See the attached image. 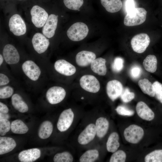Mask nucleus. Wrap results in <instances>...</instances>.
Here are the masks:
<instances>
[{
    "label": "nucleus",
    "mask_w": 162,
    "mask_h": 162,
    "mask_svg": "<svg viewBox=\"0 0 162 162\" xmlns=\"http://www.w3.org/2000/svg\"><path fill=\"white\" fill-rule=\"evenodd\" d=\"M81 99H84V98H83V97H82V98H81Z\"/></svg>",
    "instance_id": "de8ad7c7"
},
{
    "label": "nucleus",
    "mask_w": 162,
    "mask_h": 162,
    "mask_svg": "<svg viewBox=\"0 0 162 162\" xmlns=\"http://www.w3.org/2000/svg\"><path fill=\"white\" fill-rule=\"evenodd\" d=\"M47 38L40 33H37L34 35L32 43L34 50L38 53H43L47 49L50 42Z\"/></svg>",
    "instance_id": "9b49d317"
},
{
    "label": "nucleus",
    "mask_w": 162,
    "mask_h": 162,
    "mask_svg": "<svg viewBox=\"0 0 162 162\" xmlns=\"http://www.w3.org/2000/svg\"><path fill=\"white\" fill-rule=\"evenodd\" d=\"M119 139L117 133L113 132L110 134L106 143V149L108 152L114 153L117 150L120 146Z\"/></svg>",
    "instance_id": "393cba45"
},
{
    "label": "nucleus",
    "mask_w": 162,
    "mask_h": 162,
    "mask_svg": "<svg viewBox=\"0 0 162 162\" xmlns=\"http://www.w3.org/2000/svg\"><path fill=\"white\" fill-rule=\"evenodd\" d=\"M40 150L38 148H32L23 150L18 154L19 160L21 162H34L40 158Z\"/></svg>",
    "instance_id": "a211bd4d"
},
{
    "label": "nucleus",
    "mask_w": 162,
    "mask_h": 162,
    "mask_svg": "<svg viewBox=\"0 0 162 162\" xmlns=\"http://www.w3.org/2000/svg\"><path fill=\"white\" fill-rule=\"evenodd\" d=\"M95 54L93 52L83 50L79 52L76 56V62L78 65L87 67L96 59Z\"/></svg>",
    "instance_id": "f3484780"
},
{
    "label": "nucleus",
    "mask_w": 162,
    "mask_h": 162,
    "mask_svg": "<svg viewBox=\"0 0 162 162\" xmlns=\"http://www.w3.org/2000/svg\"><path fill=\"white\" fill-rule=\"evenodd\" d=\"M126 157L125 153L122 150L116 151L110 157V162H124Z\"/></svg>",
    "instance_id": "72a5a7b5"
},
{
    "label": "nucleus",
    "mask_w": 162,
    "mask_h": 162,
    "mask_svg": "<svg viewBox=\"0 0 162 162\" xmlns=\"http://www.w3.org/2000/svg\"><path fill=\"white\" fill-rule=\"evenodd\" d=\"M144 135L143 129L136 124H131L126 128L124 132L125 140L132 144L138 143Z\"/></svg>",
    "instance_id": "7ed1b4c3"
},
{
    "label": "nucleus",
    "mask_w": 162,
    "mask_h": 162,
    "mask_svg": "<svg viewBox=\"0 0 162 162\" xmlns=\"http://www.w3.org/2000/svg\"><path fill=\"white\" fill-rule=\"evenodd\" d=\"M3 61V58L2 55H0V65H1Z\"/></svg>",
    "instance_id": "49530a36"
},
{
    "label": "nucleus",
    "mask_w": 162,
    "mask_h": 162,
    "mask_svg": "<svg viewBox=\"0 0 162 162\" xmlns=\"http://www.w3.org/2000/svg\"><path fill=\"white\" fill-rule=\"evenodd\" d=\"M11 128L10 121L7 119H0V135L1 136L5 135Z\"/></svg>",
    "instance_id": "c9c22d12"
},
{
    "label": "nucleus",
    "mask_w": 162,
    "mask_h": 162,
    "mask_svg": "<svg viewBox=\"0 0 162 162\" xmlns=\"http://www.w3.org/2000/svg\"><path fill=\"white\" fill-rule=\"evenodd\" d=\"M53 126L52 123L48 121L43 122L39 129L38 135L39 137L43 139L49 137L52 133Z\"/></svg>",
    "instance_id": "a878e982"
},
{
    "label": "nucleus",
    "mask_w": 162,
    "mask_h": 162,
    "mask_svg": "<svg viewBox=\"0 0 162 162\" xmlns=\"http://www.w3.org/2000/svg\"><path fill=\"white\" fill-rule=\"evenodd\" d=\"M8 25L10 31L16 36H21L26 33V28L25 22L18 14H14L11 17Z\"/></svg>",
    "instance_id": "39448f33"
},
{
    "label": "nucleus",
    "mask_w": 162,
    "mask_h": 162,
    "mask_svg": "<svg viewBox=\"0 0 162 162\" xmlns=\"http://www.w3.org/2000/svg\"><path fill=\"white\" fill-rule=\"evenodd\" d=\"M81 87L88 92L96 93L100 88V83L97 78L91 75H86L82 76L80 80Z\"/></svg>",
    "instance_id": "0eeeda50"
},
{
    "label": "nucleus",
    "mask_w": 162,
    "mask_h": 162,
    "mask_svg": "<svg viewBox=\"0 0 162 162\" xmlns=\"http://www.w3.org/2000/svg\"><path fill=\"white\" fill-rule=\"evenodd\" d=\"M95 125L96 135L99 138L103 137L108 131L109 126V121L106 118L100 117L96 120Z\"/></svg>",
    "instance_id": "4be33fe9"
},
{
    "label": "nucleus",
    "mask_w": 162,
    "mask_h": 162,
    "mask_svg": "<svg viewBox=\"0 0 162 162\" xmlns=\"http://www.w3.org/2000/svg\"><path fill=\"white\" fill-rule=\"evenodd\" d=\"M146 162H162V149L154 150L145 157Z\"/></svg>",
    "instance_id": "7c9ffc66"
},
{
    "label": "nucleus",
    "mask_w": 162,
    "mask_h": 162,
    "mask_svg": "<svg viewBox=\"0 0 162 162\" xmlns=\"http://www.w3.org/2000/svg\"><path fill=\"white\" fill-rule=\"evenodd\" d=\"M11 100L13 106L19 112L24 113L28 111V108L27 105L19 94H14L11 97Z\"/></svg>",
    "instance_id": "b1692460"
},
{
    "label": "nucleus",
    "mask_w": 162,
    "mask_h": 162,
    "mask_svg": "<svg viewBox=\"0 0 162 162\" xmlns=\"http://www.w3.org/2000/svg\"><path fill=\"white\" fill-rule=\"evenodd\" d=\"M66 92L64 89L61 87L54 86L49 88L47 91L46 97L48 102L54 104L60 103L65 98Z\"/></svg>",
    "instance_id": "1a4fd4ad"
},
{
    "label": "nucleus",
    "mask_w": 162,
    "mask_h": 162,
    "mask_svg": "<svg viewBox=\"0 0 162 162\" xmlns=\"http://www.w3.org/2000/svg\"></svg>",
    "instance_id": "09e8293b"
},
{
    "label": "nucleus",
    "mask_w": 162,
    "mask_h": 162,
    "mask_svg": "<svg viewBox=\"0 0 162 162\" xmlns=\"http://www.w3.org/2000/svg\"><path fill=\"white\" fill-rule=\"evenodd\" d=\"M16 146L14 140L10 137H0V154L8 153L12 151Z\"/></svg>",
    "instance_id": "aec40b11"
},
{
    "label": "nucleus",
    "mask_w": 162,
    "mask_h": 162,
    "mask_svg": "<svg viewBox=\"0 0 162 162\" xmlns=\"http://www.w3.org/2000/svg\"><path fill=\"white\" fill-rule=\"evenodd\" d=\"M147 13L144 8H135L127 13L124 18V24L128 26L141 25L145 21Z\"/></svg>",
    "instance_id": "f257e3e1"
},
{
    "label": "nucleus",
    "mask_w": 162,
    "mask_h": 162,
    "mask_svg": "<svg viewBox=\"0 0 162 162\" xmlns=\"http://www.w3.org/2000/svg\"><path fill=\"white\" fill-rule=\"evenodd\" d=\"M10 82L8 78L4 74H0V85H5L8 84Z\"/></svg>",
    "instance_id": "37998d69"
},
{
    "label": "nucleus",
    "mask_w": 162,
    "mask_h": 162,
    "mask_svg": "<svg viewBox=\"0 0 162 162\" xmlns=\"http://www.w3.org/2000/svg\"><path fill=\"white\" fill-rule=\"evenodd\" d=\"M124 59L120 57H117L114 60L112 65V70L116 73L120 72L124 67Z\"/></svg>",
    "instance_id": "e433bc0d"
},
{
    "label": "nucleus",
    "mask_w": 162,
    "mask_h": 162,
    "mask_svg": "<svg viewBox=\"0 0 162 162\" xmlns=\"http://www.w3.org/2000/svg\"><path fill=\"white\" fill-rule=\"evenodd\" d=\"M9 109L7 106L2 103L0 102V112L3 113H7Z\"/></svg>",
    "instance_id": "c03bdc74"
},
{
    "label": "nucleus",
    "mask_w": 162,
    "mask_h": 162,
    "mask_svg": "<svg viewBox=\"0 0 162 162\" xmlns=\"http://www.w3.org/2000/svg\"><path fill=\"white\" fill-rule=\"evenodd\" d=\"M30 14L32 22L35 26L38 28L44 26L49 16L45 10L38 5H34L32 7Z\"/></svg>",
    "instance_id": "423d86ee"
},
{
    "label": "nucleus",
    "mask_w": 162,
    "mask_h": 162,
    "mask_svg": "<svg viewBox=\"0 0 162 162\" xmlns=\"http://www.w3.org/2000/svg\"><path fill=\"white\" fill-rule=\"evenodd\" d=\"M65 6L70 9L78 10L83 3V0H63Z\"/></svg>",
    "instance_id": "473e14b6"
},
{
    "label": "nucleus",
    "mask_w": 162,
    "mask_h": 162,
    "mask_svg": "<svg viewBox=\"0 0 162 162\" xmlns=\"http://www.w3.org/2000/svg\"><path fill=\"white\" fill-rule=\"evenodd\" d=\"M89 29L87 26L82 22H77L71 25L68 29L67 34L71 40L79 41L84 39L87 36Z\"/></svg>",
    "instance_id": "f03ea898"
},
{
    "label": "nucleus",
    "mask_w": 162,
    "mask_h": 162,
    "mask_svg": "<svg viewBox=\"0 0 162 162\" xmlns=\"http://www.w3.org/2000/svg\"><path fill=\"white\" fill-rule=\"evenodd\" d=\"M74 117V113L71 108L63 111L59 116L57 123L58 130L61 132L68 130L73 123Z\"/></svg>",
    "instance_id": "6e6552de"
},
{
    "label": "nucleus",
    "mask_w": 162,
    "mask_h": 162,
    "mask_svg": "<svg viewBox=\"0 0 162 162\" xmlns=\"http://www.w3.org/2000/svg\"><path fill=\"white\" fill-rule=\"evenodd\" d=\"M100 2L106 10L111 13L119 11L122 6L121 0H100Z\"/></svg>",
    "instance_id": "5701e85b"
},
{
    "label": "nucleus",
    "mask_w": 162,
    "mask_h": 162,
    "mask_svg": "<svg viewBox=\"0 0 162 162\" xmlns=\"http://www.w3.org/2000/svg\"><path fill=\"white\" fill-rule=\"evenodd\" d=\"M134 0H127L125 3V8L127 13L135 8Z\"/></svg>",
    "instance_id": "79ce46f5"
},
{
    "label": "nucleus",
    "mask_w": 162,
    "mask_h": 162,
    "mask_svg": "<svg viewBox=\"0 0 162 162\" xmlns=\"http://www.w3.org/2000/svg\"><path fill=\"white\" fill-rule=\"evenodd\" d=\"M106 62L105 59L103 58H96L91 64V68L93 72L98 75L104 76L107 72Z\"/></svg>",
    "instance_id": "412c9836"
},
{
    "label": "nucleus",
    "mask_w": 162,
    "mask_h": 162,
    "mask_svg": "<svg viewBox=\"0 0 162 162\" xmlns=\"http://www.w3.org/2000/svg\"><path fill=\"white\" fill-rule=\"evenodd\" d=\"M135 96V94L134 92H130L128 88H125L123 89L120 97L123 102L127 103L133 99Z\"/></svg>",
    "instance_id": "f704fd0d"
},
{
    "label": "nucleus",
    "mask_w": 162,
    "mask_h": 162,
    "mask_svg": "<svg viewBox=\"0 0 162 162\" xmlns=\"http://www.w3.org/2000/svg\"><path fill=\"white\" fill-rule=\"evenodd\" d=\"M136 110L138 116L142 119L150 121L154 118V112L143 102L140 101L137 103L136 106Z\"/></svg>",
    "instance_id": "6ab92c4d"
},
{
    "label": "nucleus",
    "mask_w": 162,
    "mask_h": 162,
    "mask_svg": "<svg viewBox=\"0 0 162 162\" xmlns=\"http://www.w3.org/2000/svg\"><path fill=\"white\" fill-rule=\"evenodd\" d=\"M58 16L54 14L50 15L43 27L42 33L46 38H51L55 34L58 22Z\"/></svg>",
    "instance_id": "2eb2a0df"
},
{
    "label": "nucleus",
    "mask_w": 162,
    "mask_h": 162,
    "mask_svg": "<svg viewBox=\"0 0 162 162\" xmlns=\"http://www.w3.org/2000/svg\"><path fill=\"white\" fill-rule=\"evenodd\" d=\"M10 129L12 132L16 134H25L28 130L27 126L19 119L15 120L11 122Z\"/></svg>",
    "instance_id": "c85d7f7f"
},
{
    "label": "nucleus",
    "mask_w": 162,
    "mask_h": 162,
    "mask_svg": "<svg viewBox=\"0 0 162 162\" xmlns=\"http://www.w3.org/2000/svg\"><path fill=\"white\" fill-rule=\"evenodd\" d=\"M123 89L122 84L117 80H110L106 85L107 94L109 98L113 101L120 96Z\"/></svg>",
    "instance_id": "f8f14e48"
},
{
    "label": "nucleus",
    "mask_w": 162,
    "mask_h": 162,
    "mask_svg": "<svg viewBox=\"0 0 162 162\" xmlns=\"http://www.w3.org/2000/svg\"><path fill=\"white\" fill-rule=\"evenodd\" d=\"M96 135L95 125L94 124H90L80 134L78 141L82 145L87 144L94 139Z\"/></svg>",
    "instance_id": "ddd939ff"
},
{
    "label": "nucleus",
    "mask_w": 162,
    "mask_h": 162,
    "mask_svg": "<svg viewBox=\"0 0 162 162\" xmlns=\"http://www.w3.org/2000/svg\"><path fill=\"white\" fill-rule=\"evenodd\" d=\"M138 84L144 93L151 97H154L155 91L153 84L148 79H144L140 80L138 81Z\"/></svg>",
    "instance_id": "bb28decb"
},
{
    "label": "nucleus",
    "mask_w": 162,
    "mask_h": 162,
    "mask_svg": "<svg viewBox=\"0 0 162 162\" xmlns=\"http://www.w3.org/2000/svg\"><path fill=\"white\" fill-rule=\"evenodd\" d=\"M4 59L8 64H14L18 62L20 59L19 53L13 45L7 44L5 46L3 51Z\"/></svg>",
    "instance_id": "4468645a"
},
{
    "label": "nucleus",
    "mask_w": 162,
    "mask_h": 162,
    "mask_svg": "<svg viewBox=\"0 0 162 162\" xmlns=\"http://www.w3.org/2000/svg\"><path fill=\"white\" fill-rule=\"evenodd\" d=\"M54 67L57 72L66 76L72 75L76 71L74 65L64 59H59L56 61Z\"/></svg>",
    "instance_id": "dca6fc26"
},
{
    "label": "nucleus",
    "mask_w": 162,
    "mask_h": 162,
    "mask_svg": "<svg viewBox=\"0 0 162 162\" xmlns=\"http://www.w3.org/2000/svg\"><path fill=\"white\" fill-rule=\"evenodd\" d=\"M143 66L147 71L154 73L157 69V60L156 56L154 55L148 56L144 60Z\"/></svg>",
    "instance_id": "cd10ccee"
},
{
    "label": "nucleus",
    "mask_w": 162,
    "mask_h": 162,
    "mask_svg": "<svg viewBox=\"0 0 162 162\" xmlns=\"http://www.w3.org/2000/svg\"><path fill=\"white\" fill-rule=\"evenodd\" d=\"M153 84L155 91L154 97L162 104V84L157 81L154 82Z\"/></svg>",
    "instance_id": "58836bf2"
},
{
    "label": "nucleus",
    "mask_w": 162,
    "mask_h": 162,
    "mask_svg": "<svg viewBox=\"0 0 162 162\" xmlns=\"http://www.w3.org/2000/svg\"><path fill=\"white\" fill-rule=\"evenodd\" d=\"M9 118V116L7 113H3L0 112V119H8Z\"/></svg>",
    "instance_id": "a18cd8bd"
},
{
    "label": "nucleus",
    "mask_w": 162,
    "mask_h": 162,
    "mask_svg": "<svg viewBox=\"0 0 162 162\" xmlns=\"http://www.w3.org/2000/svg\"><path fill=\"white\" fill-rule=\"evenodd\" d=\"M142 72V68L140 66L134 65L131 68L130 71V74L133 79H136L140 76Z\"/></svg>",
    "instance_id": "a19ab883"
},
{
    "label": "nucleus",
    "mask_w": 162,
    "mask_h": 162,
    "mask_svg": "<svg viewBox=\"0 0 162 162\" xmlns=\"http://www.w3.org/2000/svg\"><path fill=\"white\" fill-rule=\"evenodd\" d=\"M73 159L72 154L68 152L58 153L53 158V161L55 162H72Z\"/></svg>",
    "instance_id": "2f4dec72"
},
{
    "label": "nucleus",
    "mask_w": 162,
    "mask_h": 162,
    "mask_svg": "<svg viewBox=\"0 0 162 162\" xmlns=\"http://www.w3.org/2000/svg\"><path fill=\"white\" fill-rule=\"evenodd\" d=\"M14 93V89L10 86H6L0 89V99H5L10 97Z\"/></svg>",
    "instance_id": "ea45409f"
},
{
    "label": "nucleus",
    "mask_w": 162,
    "mask_h": 162,
    "mask_svg": "<svg viewBox=\"0 0 162 162\" xmlns=\"http://www.w3.org/2000/svg\"><path fill=\"white\" fill-rule=\"evenodd\" d=\"M22 70L25 75L33 81L38 80L41 74L39 67L33 61L27 60L22 65Z\"/></svg>",
    "instance_id": "9d476101"
},
{
    "label": "nucleus",
    "mask_w": 162,
    "mask_h": 162,
    "mask_svg": "<svg viewBox=\"0 0 162 162\" xmlns=\"http://www.w3.org/2000/svg\"><path fill=\"white\" fill-rule=\"evenodd\" d=\"M116 110L118 114L121 116H133L134 113L133 110L123 105L118 106Z\"/></svg>",
    "instance_id": "4c0bfd02"
},
{
    "label": "nucleus",
    "mask_w": 162,
    "mask_h": 162,
    "mask_svg": "<svg viewBox=\"0 0 162 162\" xmlns=\"http://www.w3.org/2000/svg\"><path fill=\"white\" fill-rule=\"evenodd\" d=\"M150 38L146 33H142L134 36L131 40V45L133 50L137 53L144 52L148 46Z\"/></svg>",
    "instance_id": "20e7f679"
},
{
    "label": "nucleus",
    "mask_w": 162,
    "mask_h": 162,
    "mask_svg": "<svg viewBox=\"0 0 162 162\" xmlns=\"http://www.w3.org/2000/svg\"><path fill=\"white\" fill-rule=\"evenodd\" d=\"M99 153L96 149L88 150L85 152L80 157V162H93L98 158Z\"/></svg>",
    "instance_id": "c756f323"
}]
</instances>
